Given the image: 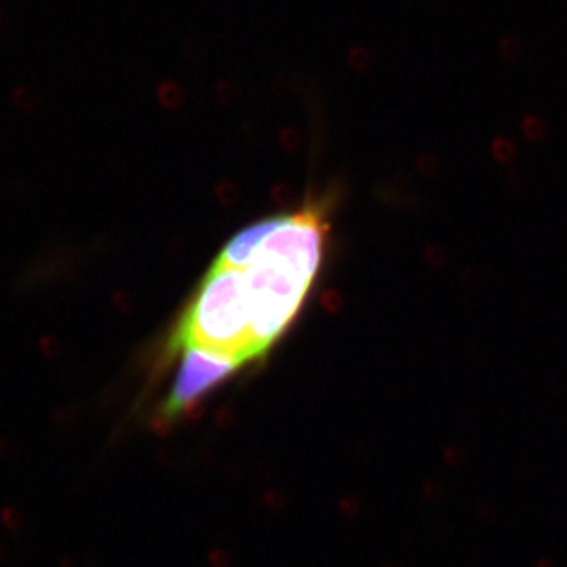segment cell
<instances>
[{"label":"cell","mask_w":567,"mask_h":567,"mask_svg":"<svg viewBox=\"0 0 567 567\" xmlns=\"http://www.w3.org/2000/svg\"><path fill=\"white\" fill-rule=\"evenodd\" d=\"M194 347L247 364L256 361L241 271L211 265L169 342L171 352Z\"/></svg>","instance_id":"obj_2"},{"label":"cell","mask_w":567,"mask_h":567,"mask_svg":"<svg viewBox=\"0 0 567 567\" xmlns=\"http://www.w3.org/2000/svg\"><path fill=\"white\" fill-rule=\"evenodd\" d=\"M182 361L171 391L161 405L160 418L172 422L188 414L215 388L244 364L226 355L188 347L180 350Z\"/></svg>","instance_id":"obj_3"},{"label":"cell","mask_w":567,"mask_h":567,"mask_svg":"<svg viewBox=\"0 0 567 567\" xmlns=\"http://www.w3.org/2000/svg\"><path fill=\"white\" fill-rule=\"evenodd\" d=\"M284 216H273V218L263 219L261 222H256L249 227H246L240 233L228 241L224 249L219 252L216 257L215 267L221 268H235L241 270L244 268L247 263L251 262L254 251L261 246L262 241L268 237V235L279 227Z\"/></svg>","instance_id":"obj_4"},{"label":"cell","mask_w":567,"mask_h":567,"mask_svg":"<svg viewBox=\"0 0 567 567\" xmlns=\"http://www.w3.org/2000/svg\"><path fill=\"white\" fill-rule=\"evenodd\" d=\"M327 202H312L282 218L241 268L256 358L261 359L297 318L328 240Z\"/></svg>","instance_id":"obj_1"},{"label":"cell","mask_w":567,"mask_h":567,"mask_svg":"<svg viewBox=\"0 0 567 567\" xmlns=\"http://www.w3.org/2000/svg\"><path fill=\"white\" fill-rule=\"evenodd\" d=\"M522 43L518 38L514 37H504L499 41V54L506 60V62H517L522 57Z\"/></svg>","instance_id":"obj_5"},{"label":"cell","mask_w":567,"mask_h":567,"mask_svg":"<svg viewBox=\"0 0 567 567\" xmlns=\"http://www.w3.org/2000/svg\"><path fill=\"white\" fill-rule=\"evenodd\" d=\"M424 2H429V0H424Z\"/></svg>","instance_id":"obj_6"}]
</instances>
